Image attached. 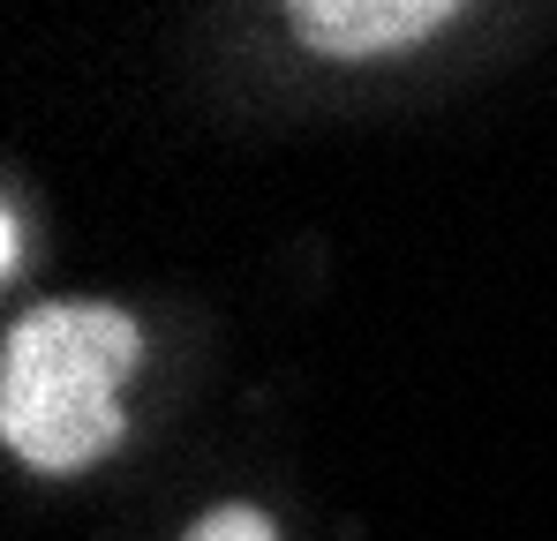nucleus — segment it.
I'll return each mask as SVG.
<instances>
[{
	"mask_svg": "<svg viewBox=\"0 0 557 541\" xmlns=\"http://www.w3.org/2000/svg\"><path fill=\"white\" fill-rule=\"evenodd\" d=\"M144 361V324L113 301H38L0 347V437L38 474H84L121 444V383Z\"/></svg>",
	"mask_w": 557,
	"mask_h": 541,
	"instance_id": "nucleus-1",
	"label": "nucleus"
},
{
	"mask_svg": "<svg viewBox=\"0 0 557 541\" xmlns=\"http://www.w3.org/2000/svg\"><path fill=\"white\" fill-rule=\"evenodd\" d=\"M286 23L309 53L376 61V53H407V46L437 38L445 23H460V8L453 0H301V8H286Z\"/></svg>",
	"mask_w": 557,
	"mask_h": 541,
	"instance_id": "nucleus-2",
	"label": "nucleus"
},
{
	"mask_svg": "<svg viewBox=\"0 0 557 541\" xmlns=\"http://www.w3.org/2000/svg\"><path fill=\"white\" fill-rule=\"evenodd\" d=\"M182 541H286L272 527V512H257V504H211Z\"/></svg>",
	"mask_w": 557,
	"mask_h": 541,
	"instance_id": "nucleus-3",
	"label": "nucleus"
}]
</instances>
